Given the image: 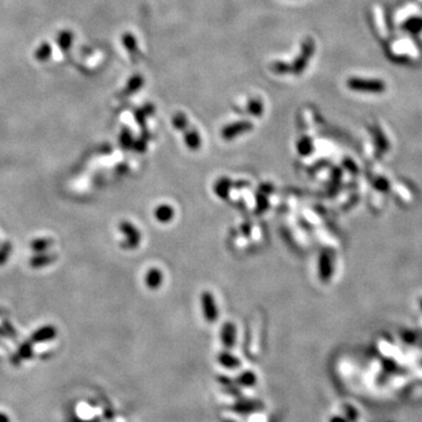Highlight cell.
Listing matches in <instances>:
<instances>
[{
    "mask_svg": "<svg viewBox=\"0 0 422 422\" xmlns=\"http://www.w3.org/2000/svg\"><path fill=\"white\" fill-rule=\"evenodd\" d=\"M349 87L354 90L370 93H381L386 89V85L381 80H369V79H350Z\"/></svg>",
    "mask_w": 422,
    "mask_h": 422,
    "instance_id": "cell-1",
    "label": "cell"
},
{
    "mask_svg": "<svg viewBox=\"0 0 422 422\" xmlns=\"http://www.w3.org/2000/svg\"><path fill=\"white\" fill-rule=\"evenodd\" d=\"M202 305H203L205 318H208L209 321L215 320V318H217V307H216L215 301H213L212 296L210 293H204L203 297H202Z\"/></svg>",
    "mask_w": 422,
    "mask_h": 422,
    "instance_id": "cell-2",
    "label": "cell"
},
{
    "mask_svg": "<svg viewBox=\"0 0 422 422\" xmlns=\"http://www.w3.org/2000/svg\"><path fill=\"white\" fill-rule=\"evenodd\" d=\"M404 30L408 31L410 33H419L422 31V18L420 17H415V18H410L404 21L403 25Z\"/></svg>",
    "mask_w": 422,
    "mask_h": 422,
    "instance_id": "cell-3",
    "label": "cell"
},
{
    "mask_svg": "<svg viewBox=\"0 0 422 422\" xmlns=\"http://www.w3.org/2000/svg\"><path fill=\"white\" fill-rule=\"evenodd\" d=\"M156 217L161 222H167L173 217V209L168 205H162L156 210Z\"/></svg>",
    "mask_w": 422,
    "mask_h": 422,
    "instance_id": "cell-4",
    "label": "cell"
},
{
    "mask_svg": "<svg viewBox=\"0 0 422 422\" xmlns=\"http://www.w3.org/2000/svg\"><path fill=\"white\" fill-rule=\"evenodd\" d=\"M161 272L158 270L149 271L147 277V283L150 287H156L161 284Z\"/></svg>",
    "mask_w": 422,
    "mask_h": 422,
    "instance_id": "cell-5",
    "label": "cell"
},
{
    "mask_svg": "<svg viewBox=\"0 0 422 422\" xmlns=\"http://www.w3.org/2000/svg\"><path fill=\"white\" fill-rule=\"evenodd\" d=\"M225 336H230V334H229V325H228L227 327L224 326V332H223V338H225ZM232 340L233 339L232 338H227V339H224V344H228V345H231L232 344Z\"/></svg>",
    "mask_w": 422,
    "mask_h": 422,
    "instance_id": "cell-6",
    "label": "cell"
},
{
    "mask_svg": "<svg viewBox=\"0 0 422 422\" xmlns=\"http://www.w3.org/2000/svg\"><path fill=\"white\" fill-rule=\"evenodd\" d=\"M330 422H349V420L343 418V416H333Z\"/></svg>",
    "mask_w": 422,
    "mask_h": 422,
    "instance_id": "cell-7",
    "label": "cell"
},
{
    "mask_svg": "<svg viewBox=\"0 0 422 422\" xmlns=\"http://www.w3.org/2000/svg\"><path fill=\"white\" fill-rule=\"evenodd\" d=\"M421 307H422V301H421Z\"/></svg>",
    "mask_w": 422,
    "mask_h": 422,
    "instance_id": "cell-8",
    "label": "cell"
}]
</instances>
